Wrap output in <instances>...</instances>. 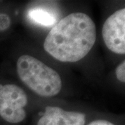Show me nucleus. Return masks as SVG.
Here are the masks:
<instances>
[{
	"label": "nucleus",
	"instance_id": "1",
	"mask_svg": "<svg viewBox=\"0 0 125 125\" xmlns=\"http://www.w3.org/2000/svg\"><path fill=\"white\" fill-rule=\"evenodd\" d=\"M96 41L93 20L83 13H74L61 19L49 31L44 49L61 62H77L83 58Z\"/></svg>",
	"mask_w": 125,
	"mask_h": 125
},
{
	"label": "nucleus",
	"instance_id": "2",
	"mask_svg": "<svg viewBox=\"0 0 125 125\" xmlns=\"http://www.w3.org/2000/svg\"><path fill=\"white\" fill-rule=\"evenodd\" d=\"M17 72L23 83L42 97L55 96L62 88L58 72L29 55H22L18 58Z\"/></svg>",
	"mask_w": 125,
	"mask_h": 125
},
{
	"label": "nucleus",
	"instance_id": "3",
	"mask_svg": "<svg viewBox=\"0 0 125 125\" xmlns=\"http://www.w3.org/2000/svg\"><path fill=\"white\" fill-rule=\"evenodd\" d=\"M28 103L26 93L13 84H0V116L5 121L17 124L27 116L24 109Z\"/></svg>",
	"mask_w": 125,
	"mask_h": 125
},
{
	"label": "nucleus",
	"instance_id": "4",
	"mask_svg": "<svg viewBox=\"0 0 125 125\" xmlns=\"http://www.w3.org/2000/svg\"><path fill=\"white\" fill-rule=\"evenodd\" d=\"M125 9L117 10L105 21L102 36L105 45L111 52L118 54L125 53Z\"/></svg>",
	"mask_w": 125,
	"mask_h": 125
},
{
	"label": "nucleus",
	"instance_id": "5",
	"mask_svg": "<svg viewBox=\"0 0 125 125\" xmlns=\"http://www.w3.org/2000/svg\"><path fill=\"white\" fill-rule=\"evenodd\" d=\"M85 116L82 113L65 111L61 108L47 106L37 125H84Z\"/></svg>",
	"mask_w": 125,
	"mask_h": 125
},
{
	"label": "nucleus",
	"instance_id": "6",
	"mask_svg": "<svg viewBox=\"0 0 125 125\" xmlns=\"http://www.w3.org/2000/svg\"><path fill=\"white\" fill-rule=\"evenodd\" d=\"M27 15L31 21L43 27H54L57 23L56 15L49 10L43 8L36 7L29 9Z\"/></svg>",
	"mask_w": 125,
	"mask_h": 125
},
{
	"label": "nucleus",
	"instance_id": "7",
	"mask_svg": "<svg viewBox=\"0 0 125 125\" xmlns=\"http://www.w3.org/2000/svg\"><path fill=\"white\" fill-rule=\"evenodd\" d=\"M10 25V19L8 15L0 13V31L6 30Z\"/></svg>",
	"mask_w": 125,
	"mask_h": 125
},
{
	"label": "nucleus",
	"instance_id": "8",
	"mask_svg": "<svg viewBox=\"0 0 125 125\" xmlns=\"http://www.w3.org/2000/svg\"><path fill=\"white\" fill-rule=\"evenodd\" d=\"M117 79L121 82H125V61L116 68L115 70Z\"/></svg>",
	"mask_w": 125,
	"mask_h": 125
},
{
	"label": "nucleus",
	"instance_id": "9",
	"mask_svg": "<svg viewBox=\"0 0 125 125\" xmlns=\"http://www.w3.org/2000/svg\"><path fill=\"white\" fill-rule=\"evenodd\" d=\"M88 125H115L111 122H108L107 120H94L91 122Z\"/></svg>",
	"mask_w": 125,
	"mask_h": 125
}]
</instances>
